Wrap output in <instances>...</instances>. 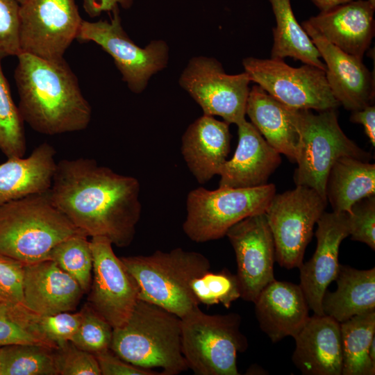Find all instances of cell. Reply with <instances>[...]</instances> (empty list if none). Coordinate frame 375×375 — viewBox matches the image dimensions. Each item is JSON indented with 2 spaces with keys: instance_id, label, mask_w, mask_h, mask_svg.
<instances>
[{
  "instance_id": "obj_46",
  "label": "cell",
  "mask_w": 375,
  "mask_h": 375,
  "mask_svg": "<svg viewBox=\"0 0 375 375\" xmlns=\"http://www.w3.org/2000/svg\"><path fill=\"white\" fill-rule=\"evenodd\" d=\"M19 4H21L22 3H23L25 0H17Z\"/></svg>"
},
{
  "instance_id": "obj_19",
  "label": "cell",
  "mask_w": 375,
  "mask_h": 375,
  "mask_svg": "<svg viewBox=\"0 0 375 375\" xmlns=\"http://www.w3.org/2000/svg\"><path fill=\"white\" fill-rule=\"evenodd\" d=\"M374 11L375 0H352L306 21L329 42L362 59L374 36Z\"/></svg>"
},
{
  "instance_id": "obj_42",
  "label": "cell",
  "mask_w": 375,
  "mask_h": 375,
  "mask_svg": "<svg viewBox=\"0 0 375 375\" xmlns=\"http://www.w3.org/2000/svg\"><path fill=\"white\" fill-rule=\"evenodd\" d=\"M134 0H83L84 10L90 17L99 16L103 12H112L120 6L124 9L131 7Z\"/></svg>"
},
{
  "instance_id": "obj_31",
  "label": "cell",
  "mask_w": 375,
  "mask_h": 375,
  "mask_svg": "<svg viewBox=\"0 0 375 375\" xmlns=\"http://www.w3.org/2000/svg\"><path fill=\"white\" fill-rule=\"evenodd\" d=\"M38 317L24 305L0 301V347L31 344L55 349L40 333Z\"/></svg>"
},
{
  "instance_id": "obj_20",
  "label": "cell",
  "mask_w": 375,
  "mask_h": 375,
  "mask_svg": "<svg viewBox=\"0 0 375 375\" xmlns=\"http://www.w3.org/2000/svg\"><path fill=\"white\" fill-rule=\"evenodd\" d=\"M83 293L78 282L52 260L25 264L24 306L33 313L72 312Z\"/></svg>"
},
{
  "instance_id": "obj_45",
  "label": "cell",
  "mask_w": 375,
  "mask_h": 375,
  "mask_svg": "<svg viewBox=\"0 0 375 375\" xmlns=\"http://www.w3.org/2000/svg\"><path fill=\"white\" fill-rule=\"evenodd\" d=\"M368 353L371 361L375 365V337L373 338L370 344Z\"/></svg>"
},
{
  "instance_id": "obj_36",
  "label": "cell",
  "mask_w": 375,
  "mask_h": 375,
  "mask_svg": "<svg viewBox=\"0 0 375 375\" xmlns=\"http://www.w3.org/2000/svg\"><path fill=\"white\" fill-rule=\"evenodd\" d=\"M81 317V310L39 315L38 328L44 338L56 349L72 341L78 328Z\"/></svg>"
},
{
  "instance_id": "obj_38",
  "label": "cell",
  "mask_w": 375,
  "mask_h": 375,
  "mask_svg": "<svg viewBox=\"0 0 375 375\" xmlns=\"http://www.w3.org/2000/svg\"><path fill=\"white\" fill-rule=\"evenodd\" d=\"M349 235L375 250V196L356 202L348 213Z\"/></svg>"
},
{
  "instance_id": "obj_43",
  "label": "cell",
  "mask_w": 375,
  "mask_h": 375,
  "mask_svg": "<svg viewBox=\"0 0 375 375\" xmlns=\"http://www.w3.org/2000/svg\"><path fill=\"white\" fill-rule=\"evenodd\" d=\"M352 122L360 124L373 147L375 146V106L368 105L365 108L352 111L350 117Z\"/></svg>"
},
{
  "instance_id": "obj_11",
  "label": "cell",
  "mask_w": 375,
  "mask_h": 375,
  "mask_svg": "<svg viewBox=\"0 0 375 375\" xmlns=\"http://www.w3.org/2000/svg\"><path fill=\"white\" fill-rule=\"evenodd\" d=\"M112 12L110 22L83 20L76 39L100 46L112 58L130 90L140 93L150 78L167 66L168 46L162 40L151 41L144 48L138 46L122 26L119 8Z\"/></svg>"
},
{
  "instance_id": "obj_26",
  "label": "cell",
  "mask_w": 375,
  "mask_h": 375,
  "mask_svg": "<svg viewBox=\"0 0 375 375\" xmlns=\"http://www.w3.org/2000/svg\"><path fill=\"white\" fill-rule=\"evenodd\" d=\"M334 292L326 290L322 306L324 315L339 323L375 311V267L360 270L340 264Z\"/></svg>"
},
{
  "instance_id": "obj_6",
  "label": "cell",
  "mask_w": 375,
  "mask_h": 375,
  "mask_svg": "<svg viewBox=\"0 0 375 375\" xmlns=\"http://www.w3.org/2000/svg\"><path fill=\"white\" fill-rule=\"evenodd\" d=\"M236 313L208 315L197 306L181 318V350L197 375H238L237 356L247 341Z\"/></svg>"
},
{
  "instance_id": "obj_14",
  "label": "cell",
  "mask_w": 375,
  "mask_h": 375,
  "mask_svg": "<svg viewBox=\"0 0 375 375\" xmlns=\"http://www.w3.org/2000/svg\"><path fill=\"white\" fill-rule=\"evenodd\" d=\"M92 278L90 306L113 328L129 318L138 300V284L105 237H92Z\"/></svg>"
},
{
  "instance_id": "obj_35",
  "label": "cell",
  "mask_w": 375,
  "mask_h": 375,
  "mask_svg": "<svg viewBox=\"0 0 375 375\" xmlns=\"http://www.w3.org/2000/svg\"><path fill=\"white\" fill-rule=\"evenodd\" d=\"M81 312L80 325L71 342L93 354L110 349L113 327L89 303Z\"/></svg>"
},
{
  "instance_id": "obj_28",
  "label": "cell",
  "mask_w": 375,
  "mask_h": 375,
  "mask_svg": "<svg viewBox=\"0 0 375 375\" xmlns=\"http://www.w3.org/2000/svg\"><path fill=\"white\" fill-rule=\"evenodd\" d=\"M276 19L273 28L272 58L286 57L326 71L320 54L292 11L290 0H269Z\"/></svg>"
},
{
  "instance_id": "obj_41",
  "label": "cell",
  "mask_w": 375,
  "mask_h": 375,
  "mask_svg": "<svg viewBox=\"0 0 375 375\" xmlns=\"http://www.w3.org/2000/svg\"><path fill=\"white\" fill-rule=\"evenodd\" d=\"M101 374L103 375H156L160 374L149 369L136 367L124 360L110 349L94 354Z\"/></svg>"
},
{
  "instance_id": "obj_25",
  "label": "cell",
  "mask_w": 375,
  "mask_h": 375,
  "mask_svg": "<svg viewBox=\"0 0 375 375\" xmlns=\"http://www.w3.org/2000/svg\"><path fill=\"white\" fill-rule=\"evenodd\" d=\"M246 115L275 150L296 162L299 144L296 109L283 104L256 84L249 90Z\"/></svg>"
},
{
  "instance_id": "obj_44",
  "label": "cell",
  "mask_w": 375,
  "mask_h": 375,
  "mask_svg": "<svg viewBox=\"0 0 375 375\" xmlns=\"http://www.w3.org/2000/svg\"><path fill=\"white\" fill-rule=\"evenodd\" d=\"M320 11L329 10L340 4L352 1V0H310Z\"/></svg>"
},
{
  "instance_id": "obj_24",
  "label": "cell",
  "mask_w": 375,
  "mask_h": 375,
  "mask_svg": "<svg viewBox=\"0 0 375 375\" xmlns=\"http://www.w3.org/2000/svg\"><path fill=\"white\" fill-rule=\"evenodd\" d=\"M54 147L44 142L26 158H10L0 165V206L49 190L57 162Z\"/></svg>"
},
{
  "instance_id": "obj_29",
  "label": "cell",
  "mask_w": 375,
  "mask_h": 375,
  "mask_svg": "<svg viewBox=\"0 0 375 375\" xmlns=\"http://www.w3.org/2000/svg\"><path fill=\"white\" fill-rule=\"evenodd\" d=\"M340 325L342 375H374L375 365L368 351L375 337V311L355 315Z\"/></svg>"
},
{
  "instance_id": "obj_2",
  "label": "cell",
  "mask_w": 375,
  "mask_h": 375,
  "mask_svg": "<svg viewBox=\"0 0 375 375\" xmlns=\"http://www.w3.org/2000/svg\"><path fill=\"white\" fill-rule=\"evenodd\" d=\"M17 57L14 78L24 122L48 135L85 129L92 108L65 60H49L22 52Z\"/></svg>"
},
{
  "instance_id": "obj_5",
  "label": "cell",
  "mask_w": 375,
  "mask_h": 375,
  "mask_svg": "<svg viewBox=\"0 0 375 375\" xmlns=\"http://www.w3.org/2000/svg\"><path fill=\"white\" fill-rule=\"evenodd\" d=\"M135 280L138 299L156 304L182 318L199 303L194 281L210 269L208 259L196 251L175 248L148 256L120 258Z\"/></svg>"
},
{
  "instance_id": "obj_40",
  "label": "cell",
  "mask_w": 375,
  "mask_h": 375,
  "mask_svg": "<svg viewBox=\"0 0 375 375\" xmlns=\"http://www.w3.org/2000/svg\"><path fill=\"white\" fill-rule=\"evenodd\" d=\"M25 263L0 253V297L3 301L24 305Z\"/></svg>"
},
{
  "instance_id": "obj_3",
  "label": "cell",
  "mask_w": 375,
  "mask_h": 375,
  "mask_svg": "<svg viewBox=\"0 0 375 375\" xmlns=\"http://www.w3.org/2000/svg\"><path fill=\"white\" fill-rule=\"evenodd\" d=\"M110 349L136 367L161 368L162 375L188 369L181 350V318L141 299L127 321L113 328Z\"/></svg>"
},
{
  "instance_id": "obj_16",
  "label": "cell",
  "mask_w": 375,
  "mask_h": 375,
  "mask_svg": "<svg viewBox=\"0 0 375 375\" xmlns=\"http://www.w3.org/2000/svg\"><path fill=\"white\" fill-rule=\"evenodd\" d=\"M317 247L312 257L300 265L299 284L315 315H324L322 301L330 283L335 281L340 263L339 248L349 235L347 212H324L317 222Z\"/></svg>"
},
{
  "instance_id": "obj_23",
  "label": "cell",
  "mask_w": 375,
  "mask_h": 375,
  "mask_svg": "<svg viewBox=\"0 0 375 375\" xmlns=\"http://www.w3.org/2000/svg\"><path fill=\"white\" fill-rule=\"evenodd\" d=\"M229 124L203 115L192 123L181 138V153L200 184L218 175L230 152Z\"/></svg>"
},
{
  "instance_id": "obj_9",
  "label": "cell",
  "mask_w": 375,
  "mask_h": 375,
  "mask_svg": "<svg viewBox=\"0 0 375 375\" xmlns=\"http://www.w3.org/2000/svg\"><path fill=\"white\" fill-rule=\"evenodd\" d=\"M327 200L314 189L297 185L275 194L265 212L276 251V261L288 269L299 267L313 228L323 214Z\"/></svg>"
},
{
  "instance_id": "obj_7",
  "label": "cell",
  "mask_w": 375,
  "mask_h": 375,
  "mask_svg": "<svg viewBox=\"0 0 375 375\" xmlns=\"http://www.w3.org/2000/svg\"><path fill=\"white\" fill-rule=\"evenodd\" d=\"M317 112L296 109L299 144L294 181L296 185L311 188L327 200L326 180L334 162L343 156L367 161L370 155L344 134L336 109Z\"/></svg>"
},
{
  "instance_id": "obj_13",
  "label": "cell",
  "mask_w": 375,
  "mask_h": 375,
  "mask_svg": "<svg viewBox=\"0 0 375 375\" xmlns=\"http://www.w3.org/2000/svg\"><path fill=\"white\" fill-rule=\"evenodd\" d=\"M250 81L245 72L227 74L216 59L204 56L191 58L179 78L203 115L219 116L236 125L246 120Z\"/></svg>"
},
{
  "instance_id": "obj_39",
  "label": "cell",
  "mask_w": 375,
  "mask_h": 375,
  "mask_svg": "<svg viewBox=\"0 0 375 375\" xmlns=\"http://www.w3.org/2000/svg\"><path fill=\"white\" fill-rule=\"evenodd\" d=\"M19 5L17 0H0V60L21 53Z\"/></svg>"
},
{
  "instance_id": "obj_47",
  "label": "cell",
  "mask_w": 375,
  "mask_h": 375,
  "mask_svg": "<svg viewBox=\"0 0 375 375\" xmlns=\"http://www.w3.org/2000/svg\"><path fill=\"white\" fill-rule=\"evenodd\" d=\"M0 301H3V299L1 297H0Z\"/></svg>"
},
{
  "instance_id": "obj_18",
  "label": "cell",
  "mask_w": 375,
  "mask_h": 375,
  "mask_svg": "<svg viewBox=\"0 0 375 375\" xmlns=\"http://www.w3.org/2000/svg\"><path fill=\"white\" fill-rule=\"evenodd\" d=\"M237 126L238 145L233 157L219 169V187L247 188L265 185L281 162L280 153L251 122L244 120Z\"/></svg>"
},
{
  "instance_id": "obj_15",
  "label": "cell",
  "mask_w": 375,
  "mask_h": 375,
  "mask_svg": "<svg viewBox=\"0 0 375 375\" xmlns=\"http://www.w3.org/2000/svg\"><path fill=\"white\" fill-rule=\"evenodd\" d=\"M226 236L235 253L240 298L253 303L275 279V245L265 213L241 220L228 230Z\"/></svg>"
},
{
  "instance_id": "obj_37",
  "label": "cell",
  "mask_w": 375,
  "mask_h": 375,
  "mask_svg": "<svg viewBox=\"0 0 375 375\" xmlns=\"http://www.w3.org/2000/svg\"><path fill=\"white\" fill-rule=\"evenodd\" d=\"M55 360L58 374L101 375L95 355L71 342L55 349Z\"/></svg>"
},
{
  "instance_id": "obj_4",
  "label": "cell",
  "mask_w": 375,
  "mask_h": 375,
  "mask_svg": "<svg viewBox=\"0 0 375 375\" xmlns=\"http://www.w3.org/2000/svg\"><path fill=\"white\" fill-rule=\"evenodd\" d=\"M79 233L48 192L0 206V253L25 264L49 260L59 243Z\"/></svg>"
},
{
  "instance_id": "obj_22",
  "label": "cell",
  "mask_w": 375,
  "mask_h": 375,
  "mask_svg": "<svg viewBox=\"0 0 375 375\" xmlns=\"http://www.w3.org/2000/svg\"><path fill=\"white\" fill-rule=\"evenodd\" d=\"M260 329L272 342L294 338L309 318V306L299 285L274 279L253 302Z\"/></svg>"
},
{
  "instance_id": "obj_10",
  "label": "cell",
  "mask_w": 375,
  "mask_h": 375,
  "mask_svg": "<svg viewBox=\"0 0 375 375\" xmlns=\"http://www.w3.org/2000/svg\"><path fill=\"white\" fill-rule=\"evenodd\" d=\"M244 72L269 95L294 109L323 111L340 104L333 94L325 71L307 64L292 67L278 58H246Z\"/></svg>"
},
{
  "instance_id": "obj_34",
  "label": "cell",
  "mask_w": 375,
  "mask_h": 375,
  "mask_svg": "<svg viewBox=\"0 0 375 375\" xmlns=\"http://www.w3.org/2000/svg\"><path fill=\"white\" fill-rule=\"evenodd\" d=\"M192 290L199 304L221 303L226 308L241 296L237 276L228 269L208 271L194 281Z\"/></svg>"
},
{
  "instance_id": "obj_30",
  "label": "cell",
  "mask_w": 375,
  "mask_h": 375,
  "mask_svg": "<svg viewBox=\"0 0 375 375\" xmlns=\"http://www.w3.org/2000/svg\"><path fill=\"white\" fill-rule=\"evenodd\" d=\"M55 349L39 344L0 347V375H56Z\"/></svg>"
},
{
  "instance_id": "obj_1",
  "label": "cell",
  "mask_w": 375,
  "mask_h": 375,
  "mask_svg": "<svg viewBox=\"0 0 375 375\" xmlns=\"http://www.w3.org/2000/svg\"><path fill=\"white\" fill-rule=\"evenodd\" d=\"M140 185L92 158L57 162L48 191L53 204L88 237L108 238L118 247L133 241L140 220Z\"/></svg>"
},
{
  "instance_id": "obj_8",
  "label": "cell",
  "mask_w": 375,
  "mask_h": 375,
  "mask_svg": "<svg viewBox=\"0 0 375 375\" xmlns=\"http://www.w3.org/2000/svg\"><path fill=\"white\" fill-rule=\"evenodd\" d=\"M275 194L272 183L247 188L219 187L215 190L195 188L187 196L183 230L196 242L222 238L241 220L265 213Z\"/></svg>"
},
{
  "instance_id": "obj_33",
  "label": "cell",
  "mask_w": 375,
  "mask_h": 375,
  "mask_svg": "<svg viewBox=\"0 0 375 375\" xmlns=\"http://www.w3.org/2000/svg\"><path fill=\"white\" fill-rule=\"evenodd\" d=\"M24 122L0 60V150L7 158L24 156L26 140Z\"/></svg>"
},
{
  "instance_id": "obj_12",
  "label": "cell",
  "mask_w": 375,
  "mask_h": 375,
  "mask_svg": "<svg viewBox=\"0 0 375 375\" xmlns=\"http://www.w3.org/2000/svg\"><path fill=\"white\" fill-rule=\"evenodd\" d=\"M82 22L75 0H25L19 5L21 53L49 60L64 58Z\"/></svg>"
},
{
  "instance_id": "obj_17",
  "label": "cell",
  "mask_w": 375,
  "mask_h": 375,
  "mask_svg": "<svg viewBox=\"0 0 375 375\" xmlns=\"http://www.w3.org/2000/svg\"><path fill=\"white\" fill-rule=\"evenodd\" d=\"M326 65V78L340 105L354 111L372 104L374 76L362 59L342 51L319 33L307 21L301 24Z\"/></svg>"
},
{
  "instance_id": "obj_32",
  "label": "cell",
  "mask_w": 375,
  "mask_h": 375,
  "mask_svg": "<svg viewBox=\"0 0 375 375\" xmlns=\"http://www.w3.org/2000/svg\"><path fill=\"white\" fill-rule=\"evenodd\" d=\"M87 238L79 233L67 238L52 250L49 259L74 278L84 292L90 290L93 268L91 244Z\"/></svg>"
},
{
  "instance_id": "obj_21",
  "label": "cell",
  "mask_w": 375,
  "mask_h": 375,
  "mask_svg": "<svg viewBox=\"0 0 375 375\" xmlns=\"http://www.w3.org/2000/svg\"><path fill=\"white\" fill-rule=\"evenodd\" d=\"M292 362L305 375H342L340 323L326 315H315L294 337Z\"/></svg>"
},
{
  "instance_id": "obj_27",
  "label": "cell",
  "mask_w": 375,
  "mask_h": 375,
  "mask_svg": "<svg viewBox=\"0 0 375 375\" xmlns=\"http://www.w3.org/2000/svg\"><path fill=\"white\" fill-rule=\"evenodd\" d=\"M375 195V165L343 156L331 167L326 184V196L333 211L349 213L359 200Z\"/></svg>"
}]
</instances>
